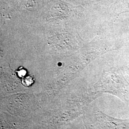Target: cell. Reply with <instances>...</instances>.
I'll return each mask as SVG.
<instances>
[{"instance_id":"6da1fadb","label":"cell","mask_w":129,"mask_h":129,"mask_svg":"<svg viewBox=\"0 0 129 129\" xmlns=\"http://www.w3.org/2000/svg\"><path fill=\"white\" fill-rule=\"evenodd\" d=\"M35 82V78L32 75H29L27 77H24L23 78L22 83L24 86L28 87L32 85Z\"/></svg>"},{"instance_id":"7a4b0ae2","label":"cell","mask_w":129,"mask_h":129,"mask_svg":"<svg viewBox=\"0 0 129 129\" xmlns=\"http://www.w3.org/2000/svg\"><path fill=\"white\" fill-rule=\"evenodd\" d=\"M16 72L19 77L23 78L26 75L27 71L26 69H23L22 67H21L16 71Z\"/></svg>"}]
</instances>
